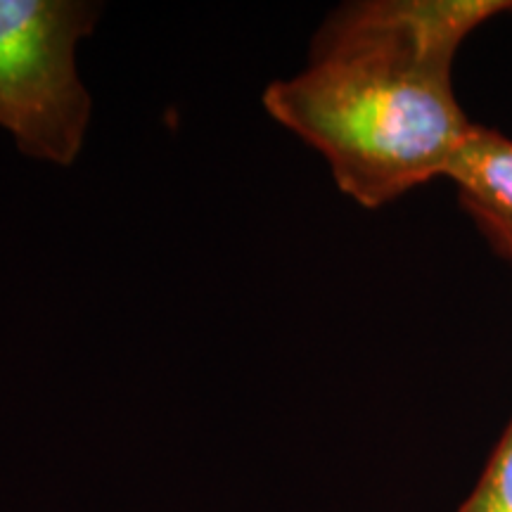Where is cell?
<instances>
[{
    "instance_id": "cell-1",
    "label": "cell",
    "mask_w": 512,
    "mask_h": 512,
    "mask_svg": "<svg viewBox=\"0 0 512 512\" xmlns=\"http://www.w3.org/2000/svg\"><path fill=\"white\" fill-rule=\"evenodd\" d=\"M508 0H363L316 31L309 64L264 91L271 117L323 155L366 209L446 178L472 133L453 88L465 38Z\"/></svg>"
},
{
    "instance_id": "cell-2",
    "label": "cell",
    "mask_w": 512,
    "mask_h": 512,
    "mask_svg": "<svg viewBox=\"0 0 512 512\" xmlns=\"http://www.w3.org/2000/svg\"><path fill=\"white\" fill-rule=\"evenodd\" d=\"M100 12L86 0H0V128L22 155L57 166L79 157L93 100L76 50Z\"/></svg>"
},
{
    "instance_id": "cell-3",
    "label": "cell",
    "mask_w": 512,
    "mask_h": 512,
    "mask_svg": "<svg viewBox=\"0 0 512 512\" xmlns=\"http://www.w3.org/2000/svg\"><path fill=\"white\" fill-rule=\"evenodd\" d=\"M446 178L458 185L463 207L512 223V140L503 133L475 124Z\"/></svg>"
},
{
    "instance_id": "cell-4",
    "label": "cell",
    "mask_w": 512,
    "mask_h": 512,
    "mask_svg": "<svg viewBox=\"0 0 512 512\" xmlns=\"http://www.w3.org/2000/svg\"><path fill=\"white\" fill-rule=\"evenodd\" d=\"M458 512H512V418L477 486Z\"/></svg>"
},
{
    "instance_id": "cell-5",
    "label": "cell",
    "mask_w": 512,
    "mask_h": 512,
    "mask_svg": "<svg viewBox=\"0 0 512 512\" xmlns=\"http://www.w3.org/2000/svg\"><path fill=\"white\" fill-rule=\"evenodd\" d=\"M470 219L475 221L479 233L484 235L486 242L494 247V252L501 256L505 264L510 266L512 271V223L498 219V216L489 214V211L477 209V207H465Z\"/></svg>"
}]
</instances>
